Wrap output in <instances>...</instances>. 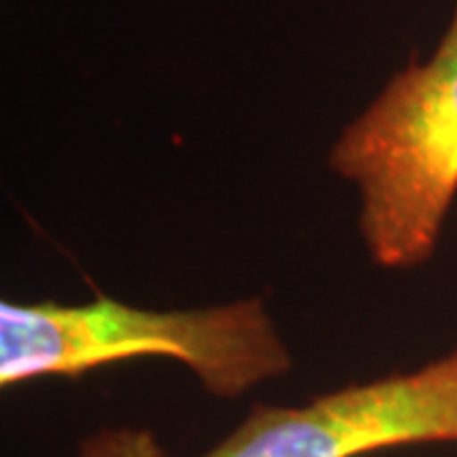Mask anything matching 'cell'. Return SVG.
I'll return each mask as SVG.
<instances>
[{
    "label": "cell",
    "instance_id": "1",
    "mask_svg": "<svg viewBox=\"0 0 457 457\" xmlns=\"http://www.w3.org/2000/svg\"><path fill=\"white\" fill-rule=\"evenodd\" d=\"M143 356L179 361L219 399H237L293 369V353L260 297L188 311H147L104 295L74 305L0 303L3 389Z\"/></svg>",
    "mask_w": 457,
    "mask_h": 457
},
{
    "label": "cell",
    "instance_id": "2",
    "mask_svg": "<svg viewBox=\"0 0 457 457\" xmlns=\"http://www.w3.org/2000/svg\"><path fill=\"white\" fill-rule=\"evenodd\" d=\"M328 165L359 188V231L376 267L414 270L435 254L457 196V3L437 49L343 128Z\"/></svg>",
    "mask_w": 457,
    "mask_h": 457
},
{
    "label": "cell",
    "instance_id": "3",
    "mask_svg": "<svg viewBox=\"0 0 457 457\" xmlns=\"http://www.w3.org/2000/svg\"><path fill=\"white\" fill-rule=\"evenodd\" d=\"M457 442V348L417 371L348 384L305 404H254L196 457H359Z\"/></svg>",
    "mask_w": 457,
    "mask_h": 457
},
{
    "label": "cell",
    "instance_id": "4",
    "mask_svg": "<svg viewBox=\"0 0 457 457\" xmlns=\"http://www.w3.org/2000/svg\"><path fill=\"white\" fill-rule=\"evenodd\" d=\"M71 457H168L161 440L145 427H102Z\"/></svg>",
    "mask_w": 457,
    "mask_h": 457
}]
</instances>
